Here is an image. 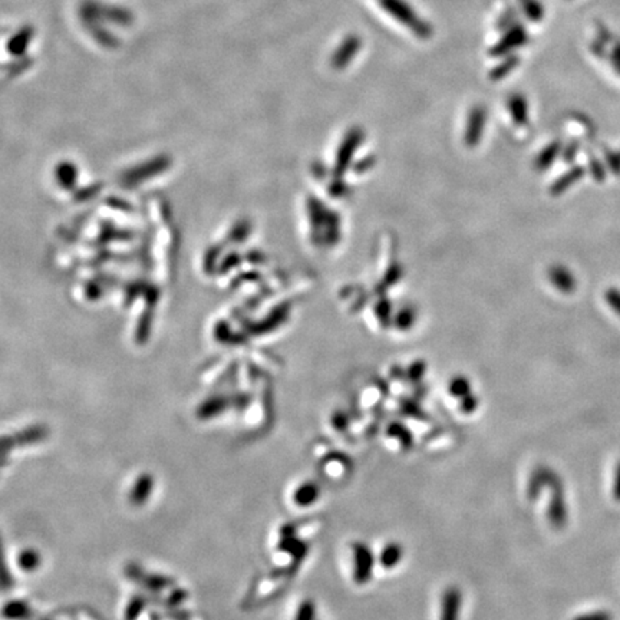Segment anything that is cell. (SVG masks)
<instances>
[{
  "label": "cell",
  "mask_w": 620,
  "mask_h": 620,
  "mask_svg": "<svg viewBox=\"0 0 620 620\" xmlns=\"http://www.w3.org/2000/svg\"><path fill=\"white\" fill-rule=\"evenodd\" d=\"M379 2L388 10V13L392 14L394 18L401 21L408 27L415 30L419 36L427 38L430 35L427 25H423L417 18V14L410 9V6H408L403 0H379Z\"/></svg>",
  "instance_id": "cell-1"
},
{
  "label": "cell",
  "mask_w": 620,
  "mask_h": 620,
  "mask_svg": "<svg viewBox=\"0 0 620 620\" xmlns=\"http://www.w3.org/2000/svg\"><path fill=\"white\" fill-rule=\"evenodd\" d=\"M352 562L355 582L359 584L369 582L375 566V557L369 546L365 543H355L352 546Z\"/></svg>",
  "instance_id": "cell-2"
},
{
  "label": "cell",
  "mask_w": 620,
  "mask_h": 620,
  "mask_svg": "<svg viewBox=\"0 0 620 620\" xmlns=\"http://www.w3.org/2000/svg\"><path fill=\"white\" fill-rule=\"evenodd\" d=\"M463 609V592L455 586H450L441 597L439 620H458Z\"/></svg>",
  "instance_id": "cell-3"
},
{
  "label": "cell",
  "mask_w": 620,
  "mask_h": 620,
  "mask_svg": "<svg viewBox=\"0 0 620 620\" xmlns=\"http://www.w3.org/2000/svg\"><path fill=\"white\" fill-rule=\"evenodd\" d=\"M319 493L320 489L318 484H315L313 481H306L298 485L295 491H293V501H295L298 507H309V505L318 501Z\"/></svg>",
  "instance_id": "cell-4"
},
{
  "label": "cell",
  "mask_w": 620,
  "mask_h": 620,
  "mask_svg": "<svg viewBox=\"0 0 620 620\" xmlns=\"http://www.w3.org/2000/svg\"><path fill=\"white\" fill-rule=\"evenodd\" d=\"M403 559V547L397 542L386 543L379 553V563L384 568H395Z\"/></svg>",
  "instance_id": "cell-5"
},
{
  "label": "cell",
  "mask_w": 620,
  "mask_h": 620,
  "mask_svg": "<svg viewBox=\"0 0 620 620\" xmlns=\"http://www.w3.org/2000/svg\"><path fill=\"white\" fill-rule=\"evenodd\" d=\"M550 274H551L553 283L557 286V289H560V290H563L566 293L572 291L575 289V286H576L575 277L572 276V273H570L566 267L553 269Z\"/></svg>",
  "instance_id": "cell-6"
},
{
  "label": "cell",
  "mask_w": 620,
  "mask_h": 620,
  "mask_svg": "<svg viewBox=\"0 0 620 620\" xmlns=\"http://www.w3.org/2000/svg\"><path fill=\"white\" fill-rule=\"evenodd\" d=\"M524 39H526V36H524V30H523V29H520V27H516L514 30L510 32L509 35H505V38L498 43V47H497L496 54H504V52H507V51H510V49L518 46L520 43H523Z\"/></svg>",
  "instance_id": "cell-7"
},
{
  "label": "cell",
  "mask_w": 620,
  "mask_h": 620,
  "mask_svg": "<svg viewBox=\"0 0 620 620\" xmlns=\"http://www.w3.org/2000/svg\"><path fill=\"white\" fill-rule=\"evenodd\" d=\"M357 49H359L357 39H355V38L348 39L344 45L339 47V51L335 55V62L336 63H346L353 56V54L357 52Z\"/></svg>",
  "instance_id": "cell-8"
},
{
  "label": "cell",
  "mask_w": 620,
  "mask_h": 620,
  "mask_svg": "<svg viewBox=\"0 0 620 620\" xmlns=\"http://www.w3.org/2000/svg\"><path fill=\"white\" fill-rule=\"evenodd\" d=\"M295 620H316V605L313 600H305L296 610Z\"/></svg>",
  "instance_id": "cell-9"
},
{
  "label": "cell",
  "mask_w": 620,
  "mask_h": 620,
  "mask_svg": "<svg viewBox=\"0 0 620 620\" xmlns=\"http://www.w3.org/2000/svg\"><path fill=\"white\" fill-rule=\"evenodd\" d=\"M521 5H523V9L529 18H531L533 21L540 19L543 16V8L537 0H521Z\"/></svg>",
  "instance_id": "cell-10"
},
{
  "label": "cell",
  "mask_w": 620,
  "mask_h": 620,
  "mask_svg": "<svg viewBox=\"0 0 620 620\" xmlns=\"http://www.w3.org/2000/svg\"><path fill=\"white\" fill-rule=\"evenodd\" d=\"M582 168H576V170H573V171H570L567 175H564L560 181L557 183V187L554 188V191H562V190H566L568 186H570V183H573V181H576L577 178H580L582 177Z\"/></svg>",
  "instance_id": "cell-11"
},
{
  "label": "cell",
  "mask_w": 620,
  "mask_h": 620,
  "mask_svg": "<svg viewBox=\"0 0 620 620\" xmlns=\"http://www.w3.org/2000/svg\"><path fill=\"white\" fill-rule=\"evenodd\" d=\"M606 302L612 306V309L617 315H620V291L609 290L606 293Z\"/></svg>",
  "instance_id": "cell-12"
},
{
  "label": "cell",
  "mask_w": 620,
  "mask_h": 620,
  "mask_svg": "<svg viewBox=\"0 0 620 620\" xmlns=\"http://www.w3.org/2000/svg\"><path fill=\"white\" fill-rule=\"evenodd\" d=\"M610 60H612V65L615 67V69L620 74V45H617V46L613 49L612 56H610Z\"/></svg>",
  "instance_id": "cell-13"
}]
</instances>
